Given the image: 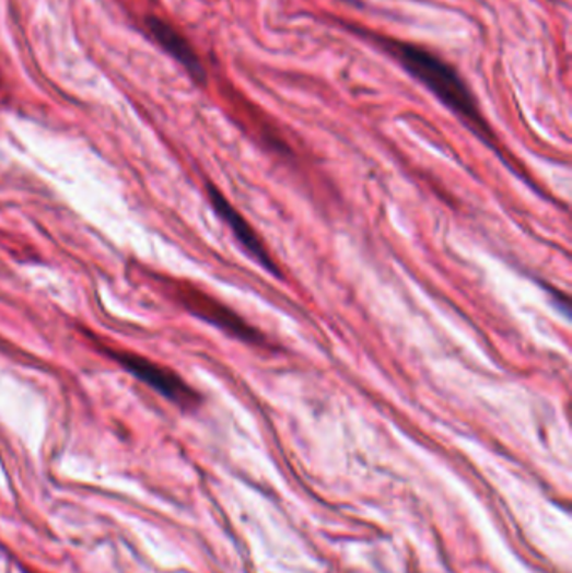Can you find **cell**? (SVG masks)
Instances as JSON below:
<instances>
[{"label": "cell", "mask_w": 572, "mask_h": 573, "mask_svg": "<svg viewBox=\"0 0 572 573\" xmlns=\"http://www.w3.org/2000/svg\"><path fill=\"white\" fill-rule=\"evenodd\" d=\"M376 40L389 56L400 62L408 74L420 81L430 93L435 94L443 106L458 116L480 140L486 141L487 144L493 143L492 131L480 113L476 96L471 94L470 87L451 62H446L427 47L408 40L389 39V37H380Z\"/></svg>", "instance_id": "1"}, {"label": "cell", "mask_w": 572, "mask_h": 573, "mask_svg": "<svg viewBox=\"0 0 572 573\" xmlns=\"http://www.w3.org/2000/svg\"><path fill=\"white\" fill-rule=\"evenodd\" d=\"M102 349L113 361L118 362L122 370L152 387L163 398L180 406L182 409H194L202 402L197 390L188 386L177 373H173L168 367L160 366L156 362L135 354V352L118 351L113 348Z\"/></svg>", "instance_id": "2"}, {"label": "cell", "mask_w": 572, "mask_h": 573, "mask_svg": "<svg viewBox=\"0 0 572 573\" xmlns=\"http://www.w3.org/2000/svg\"><path fill=\"white\" fill-rule=\"evenodd\" d=\"M178 299H180L182 304L188 311L194 312L195 316L202 317L207 323L227 330V332L238 337L242 341L257 344L262 339V336L256 329H253V326H248L227 305L220 304L219 301L203 294L195 286H180L178 289Z\"/></svg>", "instance_id": "3"}, {"label": "cell", "mask_w": 572, "mask_h": 573, "mask_svg": "<svg viewBox=\"0 0 572 573\" xmlns=\"http://www.w3.org/2000/svg\"><path fill=\"white\" fill-rule=\"evenodd\" d=\"M209 198L212 201L213 210H215L217 215L227 223L229 229L234 233L235 238H237L238 244L247 250V254L259 262L264 269L269 270L272 276H281L279 273V267L273 262L272 257H270L269 252H267L266 245L260 241L259 235H257L256 230L253 226L248 225L247 220L238 213V210H235L234 204L223 197L222 191L219 188L209 185Z\"/></svg>", "instance_id": "4"}, {"label": "cell", "mask_w": 572, "mask_h": 573, "mask_svg": "<svg viewBox=\"0 0 572 573\" xmlns=\"http://www.w3.org/2000/svg\"><path fill=\"white\" fill-rule=\"evenodd\" d=\"M147 27L152 33V36L155 37L156 43L175 61L180 62L195 81H200V83L206 81L207 72L202 61L198 58L194 47L188 44V40L170 22L155 17V15H150V17H147Z\"/></svg>", "instance_id": "5"}]
</instances>
